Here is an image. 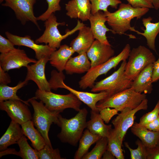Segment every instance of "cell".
<instances>
[{
	"mask_svg": "<svg viewBox=\"0 0 159 159\" xmlns=\"http://www.w3.org/2000/svg\"><path fill=\"white\" fill-rule=\"evenodd\" d=\"M147 8H135L130 4L121 3L118 9L114 12L108 11L104 12L107 19V22L111 27V32L114 34H125L130 30L136 32V30L130 24L132 19H139L145 14L149 11Z\"/></svg>",
	"mask_w": 159,
	"mask_h": 159,
	"instance_id": "6da1fadb",
	"label": "cell"
},
{
	"mask_svg": "<svg viewBox=\"0 0 159 159\" xmlns=\"http://www.w3.org/2000/svg\"><path fill=\"white\" fill-rule=\"evenodd\" d=\"M88 113L87 109H80L73 117L69 119L63 117L59 115V126L61 128L57 137L62 142L76 146L81 137L84 130L86 127V119Z\"/></svg>",
	"mask_w": 159,
	"mask_h": 159,
	"instance_id": "7a4b0ae2",
	"label": "cell"
},
{
	"mask_svg": "<svg viewBox=\"0 0 159 159\" xmlns=\"http://www.w3.org/2000/svg\"><path fill=\"white\" fill-rule=\"evenodd\" d=\"M146 98V94L137 92L131 87L107 96L99 101L96 107L99 112L101 110L107 107L113 108L120 112L127 107L135 108Z\"/></svg>",
	"mask_w": 159,
	"mask_h": 159,
	"instance_id": "3957f363",
	"label": "cell"
},
{
	"mask_svg": "<svg viewBox=\"0 0 159 159\" xmlns=\"http://www.w3.org/2000/svg\"><path fill=\"white\" fill-rule=\"evenodd\" d=\"M34 97L28 100L32 106L34 112L32 118L34 126L45 139L46 144L52 148L49 137L50 126L54 123L58 126L59 113L48 109L41 101L38 102Z\"/></svg>",
	"mask_w": 159,
	"mask_h": 159,
	"instance_id": "277c9868",
	"label": "cell"
},
{
	"mask_svg": "<svg viewBox=\"0 0 159 159\" xmlns=\"http://www.w3.org/2000/svg\"><path fill=\"white\" fill-rule=\"evenodd\" d=\"M34 97L42 101L50 110L59 113L67 108L73 109L78 112L82 104V102L70 92L67 95H61L38 89Z\"/></svg>",
	"mask_w": 159,
	"mask_h": 159,
	"instance_id": "5b68a950",
	"label": "cell"
},
{
	"mask_svg": "<svg viewBox=\"0 0 159 159\" xmlns=\"http://www.w3.org/2000/svg\"><path fill=\"white\" fill-rule=\"evenodd\" d=\"M126 63V61H122L116 71L106 78L95 83L91 91L94 92L105 91L108 96L130 88L133 80L125 75Z\"/></svg>",
	"mask_w": 159,
	"mask_h": 159,
	"instance_id": "8992f818",
	"label": "cell"
},
{
	"mask_svg": "<svg viewBox=\"0 0 159 159\" xmlns=\"http://www.w3.org/2000/svg\"><path fill=\"white\" fill-rule=\"evenodd\" d=\"M130 51V45L127 44L117 55L112 57L101 64L91 67L79 81L80 88L83 90L88 87L92 88L98 77L103 74H106L112 68H115L121 62L126 61Z\"/></svg>",
	"mask_w": 159,
	"mask_h": 159,
	"instance_id": "52a82bcc",
	"label": "cell"
},
{
	"mask_svg": "<svg viewBox=\"0 0 159 159\" xmlns=\"http://www.w3.org/2000/svg\"><path fill=\"white\" fill-rule=\"evenodd\" d=\"M45 30L43 34L36 39L35 42L37 44L44 43L51 47L57 49L61 46L62 41L69 36L73 34L85 24L77 20L76 26L72 29L67 31L65 34L62 35L58 29L59 25H65V22H59L54 13L52 14L44 23Z\"/></svg>",
	"mask_w": 159,
	"mask_h": 159,
	"instance_id": "ba28073f",
	"label": "cell"
},
{
	"mask_svg": "<svg viewBox=\"0 0 159 159\" xmlns=\"http://www.w3.org/2000/svg\"><path fill=\"white\" fill-rule=\"evenodd\" d=\"M51 76L49 81L51 89L57 90L58 88H64L74 94L81 102L86 104L91 110L99 112L96 105L100 101L107 96L105 91L92 93L76 90L67 85L64 82L65 76L63 72L54 70L51 72Z\"/></svg>",
	"mask_w": 159,
	"mask_h": 159,
	"instance_id": "9c48e42d",
	"label": "cell"
},
{
	"mask_svg": "<svg viewBox=\"0 0 159 159\" xmlns=\"http://www.w3.org/2000/svg\"><path fill=\"white\" fill-rule=\"evenodd\" d=\"M155 61L154 55L145 46L140 45L134 48L130 51L125 65V75L133 80L144 68L148 65L153 64Z\"/></svg>",
	"mask_w": 159,
	"mask_h": 159,
	"instance_id": "30bf717a",
	"label": "cell"
},
{
	"mask_svg": "<svg viewBox=\"0 0 159 159\" xmlns=\"http://www.w3.org/2000/svg\"><path fill=\"white\" fill-rule=\"evenodd\" d=\"M148 99L146 98L135 109L125 108L112 121L114 129L122 143L127 130L134 123L135 114L140 110H146L148 107Z\"/></svg>",
	"mask_w": 159,
	"mask_h": 159,
	"instance_id": "8fae6325",
	"label": "cell"
},
{
	"mask_svg": "<svg viewBox=\"0 0 159 159\" xmlns=\"http://www.w3.org/2000/svg\"><path fill=\"white\" fill-rule=\"evenodd\" d=\"M36 0H4L5 2L1 5L9 7L13 10L16 18L22 25H25L27 21H31L40 30L37 17L33 11L34 6Z\"/></svg>",
	"mask_w": 159,
	"mask_h": 159,
	"instance_id": "7c38bea8",
	"label": "cell"
},
{
	"mask_svg": "<svg viewBox=\"0 0 159 159\" xmlns=\"http://www.w3.org/2000/svg\"><path fill=\"white\" fill-rule=\"evenodd\" d=\"M28 105L19 100H10L0 102V109L6 112L11 120L20 125L32 119Z\"/></svg>",
	"mask_w": 159,
	"mask_h": 159,
	"instance_id": "4fadbf2b",
	"label": "cell"
},
{
	"mask_svg": "<svg viewBox=\"0 0 159 159\" xmlns=\"http://www.w3.org/2000/svg\"><path fill=\"white\" fill-rule=\"evenodd\" d=\"M37 61L29 58L23 49L15 48L9 52L0 55V66L5 71L26 67L30 63Z\"/></svg>",
	"mask_w": 159,
	"mask_h": 159,
	"instance_id": "5bb4252c",
	"label": "cell"
},
{
	"mask_svg": "<svg viewBox=\"0 0 159 159\" xmlns=\"http://www.w3.org/2000/svg\"><path fill=\"white\" fill-rule=\"evenodd\" d=\"M48 61L49 58L45 57L26 67L27 71L25 80L33 81L41 91H49L52 90L45 74L46 65Z\"/></svg>",
	"mask_w": 159,
	"mask_h": 159,
	"instance_id": "9a60e30c",
	"label": "cell"
},
{
	"mask_svg": "<svg viewBox=\"0 0 159 159\" xmlns=\"http://www.w3.org/2000/svg\"><path fill=\"white\" fill-rule=\"evenodd\" d=\"M7 38L14 45L24 46L32 49L35 52V57L37 60L44 57L49 58L52 53L57 49L52 48L48 44H38L28 35L21 37L13 34L8 32H5Z\"/></svg>",
	"mask_w": 159,
	"mask_h": 159,
	"instance_id": "2e32d148",
	"label": "cell"
},
{
	"mask_svg": "<svg viewBox=\"0 0 159 159\" xmlns=\"http://www.w3.org/2000/svg\"><path fill=\"white\" fill-rule=\"evenodd\" d=\"M86 54L92 67L105 63L113 57L115 51L111 45L103 44L96 39Z\"/></svg>",
	"mask_w": 159,
	"mask_h": 159,
	"instance_id": "e0dca14e",
	"label": "cell"
},
{
	"mask_svg": "<svg viewBox=\"0 0 159 159\" xmlns=\"http://www.w3.org/2000/svg\"><path fill=\"white\" fill-rule=\"evenodd\" d=\"M67 16L71 19L78 18L82 21L89 20L91 15L89 0H71L65 4Z\"/></svg>",
	"mask_w": 159,
	"mask_h": 159,
	"instance_id": "ac0fdd59",
	"label": "cell"
},
{
	"mask_svg": "<svg viewBox=\"0 0 159 159\" xmlns=\"http://www.w3.org/2000/svg\"><path fill=\"white\" fill-rule=\"evenodd\" d=\"M89 20L90 24V27L95 39L103 44L110 45L106 33L108 31H111V30L105 25L107 19L104 13L99 11L94 14H91Z\"/></svg>",
	"mask_w": 159,
	"mask_h": 159,
	"instance_id": "d6986e66",
	"label": "cell"
},
{
	"mask_svg": "<svg viewBox=\"0 0 159 159\" xmlns=\"http://www.w3.org/2000/svg\"><path fill=\"white\" fill-rule=\"evenodd\" d=\"M153 64L147 66L132 81L131 88L138 92L150 94L153 90Z\"/></svg>",
	"mask_w": 159,
	"mask_h": 159,
	"instance_id": "ffe728a7",
	"label": "cell"
},
{
	"mask_svg": "<svg viewBox=\"0 0 159 159\" xmlns=\"http://www.w3.org/2000/svg\"><path fill=\"white\" fill-rule=\"evenodd\" d=\"M79 30L77 36L71 42L69 46L79 54L86 53L95 39L90 27L85 25Z\"/></svg>",
	"mask_w": 159,
	"mask_h": 159,
	"instance_id": "44dd1931",
	"label": "cell"
},
{
	"mask_svg": "<svg viewBox=\"0 0 159 159\" xmlns=\"http://www.w3.org/2000/svg\"><path fill=\"white\" fill-rule=\"evenodd\" d=\"M131 130L147 148H152L159 142V131L149 130L136 122L131 127Z\"/></svg>",
	"mask_w": 159,
	"mask_h": 159,
	"instance_id": "7402d4cb",
	"label": "cell"
},
{
	"mask_svg": "<svg viewBox=\"0 0 159 159\" xmlns=\"http://www.w3.org/2000/svg\"><path fill=\"white\" fill-rule=\"evenodd\" d=\"M74 52L70 46L66 44L61 45L58 50L54 51L51 55L50 63L58 71L63 72L67 62Z\"/></svg>",
	"mask_w": 159,
	"mask_h": 159,
	"instance_id": "603a6c76",
	"label": "cell"
},
{
	"mask_svg": "<svg viewBox=\"0 0 159 159\" xmlns=\"http://www.w3.org/2000/svg\"><path fill=\"white\" fill-rule=\"evenodd\" d=\"M91 67V62L85 53L71 57L66 64L64 70L68 74H82L87 72Z\"/></svg>",
	"mask_w": 159,
	"mask_h": 159,
	"instance_id": "cb8c5ba5",
	"label": "cell"
},
{
	"mask_svg": "<svg viewBox=\"0 0 159 159\" xmlns=\"http://www.w3.org/2000/svg\"><path fill=\"white\" fill-rule=\"evenodd\" d=\"M20 124L11 120L6 131L0 139V150L7 148L9 146L17 144L18 141L24 135Z\"/></svg>",
	"mask_w": 159,
	"mask_h": 159,
	"instance_id": "d4e9b609",
	"label": "cell"
},
{
	"mask_svg": "<svg viewBox=\"0 0 159 159\" xmlns=\"http://www.w3.org/2000/svg\"><path fill=\"white\" fill-rule=\"evenodd\" d=\"M99 112L91 110L90 119L87 122L86 128L93 133L107 138L112 129V125L104 123Z\"/></svg>",
	"mask_w": 159,
	"mask_h": 159,
	"instance_id": "484cf974",
	"label": "cell"
},
{
	"mask_svg": "<svg viewBox=\"0 0 159 159\" xmlns=\"http://www.w3.org/2000/svg\"><path fill=\"white\" fill-rule=\"evenodd\" d=\"M152 19L150 16L143 18L142 23L145 29L143 30V32L138 31L137 34L144 36L146 39L147 45L149 48L156 52L155 40L159 33V21L152 23L151 22Z\"/></svg>",
	"mask_w": 159,
	"mask_h": 159,
	"instance_id": "4316f807",
	"label": "cell"
},
{
	"mask_svg": "<svg viewBox=\"0 0 159 159\" xmlns=\"http://www.w3.org/2000/svg\"><path fill=\"white\" fill-rule=\"evenodd\" d=\"M24 135L32 143V145L38 151L42 149L46 144L45 140L40 133L34 127L32 120H29L21 125Z\"/></svg>",
	"mask_w": 159,
	"mask_h": 159,
	"instance_id": "83f0119b",
	"label": "cell"
},
{
	"mask_svg": "<svg viewBox=\"0 0 159 159\" xmlns=\"http://www.w3.org/2000/svg\"><path fill=\"white\" fill-rule=\"evenodd\" d=\"M100 136L91 132L87 129L84 132L79 140L78 149L74 155L75 159H82L88 152L90 147L101 138Z\"/></svg>",
	"mask_w": 159,
	"mask_h": 159,
	"instance_id": "f1b7e54d",
	"label": "cell"
},
{
	"mask_svg": "<svg viewBox=\"0 0 159 159\" xmlns=\"http://www.w3.org/2000/svg\"><path fill=\"white\" fill-rule=\"evenodd\" d=\"M28 81L24 80L19 82L16 86L10 87L0 85V102L10 100H19L29 106V102L21 99L16 94L18 90L26 85Z\"/></svg>",
	"mask_w": 159,
	"mask_h": 159,
	"instance_id": "f546056e",
	"label": "cell"
},
{
	"mask_svg": "<svg viewBox=\"0 0 159 159\" xmlns=\"http://www.w3.org/2000/svg\"><path fill=\"white\" fill-rule=\"evenodd\" d=\"M107 149L117 159H124L125 157L122 148V144L120 141L114 129L111 130L107 138Z\"/></svg>",
	"mask_w": 159,
	"mask_h": 159,
	"instance_id": "4dcf8cb0",
	"label": "cell"
},
{
	"mask_svg": "<svg viewBox=\"0 0 159 159\" xmlns=\"http://www.w3.org/2000/svg\"><path fill=\"white\" fill-rule=\"evenodd\" d=\"M92 149L88 152L82 158V159H102L103 154L107 149V138L102 137L96 142Z\"/></svg>",
	"mask_w": 159,
	"mask_h": 159,
	"instance_id": "1f68e13d",
	"label": "cell"
},
{
	"mask_svg": "<svg viewBox=\"0 0 159 159\" xmlns=\"http://www.w3.org/2000/svg\"><path fill=\"white\" fill-rule=\"evenodd\" d=\"M20 157L23 159H38V151L32 148L28 144L27 139L24 136L18 141Z\"/></svg>",
	"mask_w": 159,
	"mask_h": 159,
	"instance_id": "d6a6232c",
	"label": "cell"
},
{
	"mask_svg": "<svg viewBox=\"0 0 159 159\" xmlns=\"http://www.w3.org/2000/svg\"><path fill=\"white\" fill-rule=\"evenodd\" d=\"M91 4V13L93 14L102 10L104 12L108 11V7L110 6L116 9L119 4L122 3L120 0H89Z\"/></svg>",
	"mask_w": 159,
	"mask_h": 159,
	"instance_id": "836d02e7",
	"label": "cell"
},
{
	"mask_svg": "<svg viewBox=\"0 0 159 159\" xmlns=\"http://www.w3.org/2000/svg\"><path fill=\"white\" fill-rule=\"evenodd\" d=\"M135 143L138 146L136 149L130 148L128 143H124L125 146L129 150L131 159H147V148L140 140H137Z\"/></svg>",
	"mask_w": 159,
	"mask_h": 159,
	"instance_id": "e575fe53",
	"label": "cell"
},
{
	"mask_svg": "<svg viewBox=\"0 0 159 159\" xmlns=\"http://www.w3.org/2000/svg\"><path fill=\"white\" fill-rule=\"evenodd\" d=\"M39 159H61L60 151L58 148L53 149L46 144L44 147L38 151Z\"/></svg>",
	"mask_w": 159,
	"mask_h": 159,
	"instance_id": "d590c367",
	"label": "cell"
},
{
	"mask_svg": "<svg viewBox=\"0 0 159 159\" xmlns=\"http://www.w3.org/2000/svg\"><path fill=\"white\" fill-rule=\"evenodd\" d=\"M61 0H46L48 7L46 11L37 17V20L45 21L52 14L61 10L59 3Z\"/></svg>",
	"mask_w": 159,
	"mask_h": 159,
	"instance_id": "8d00e7d4",
	"label": "cell"
},
{
	"mask_svg": "<svg viewBox=\"0 0 159 159\" xmlns=\"http://www.w3.org/2000/svg\"><path fill=\"white\" fill-rule=\"evenodd\" d=\"M159 116V100L152 111L144 114L140 118L138 123L140 125L144 126L152 122Z\"/></svg>",
	"mask_w": 159,
	"mask_h": 159,
	"instance_id": "74e56055",
	"label": "cell"
},
{
	"mask_svg": "<svg viewBox=\"0 0 159 159\" xmlns=\"http://www.w3.org/2000/svg\"><path fill=\"white\" fill-rule=\"evenodd\" d=\"M14 45L9 39L0 35V52L1 54L7 53L15 48Z\"/></svg>",
	"mask_w": 159,
	"mask_h": 159,
	"instance_id": "f35d334b",
	"label": "cell"
},
{
	"mask_svg": "<svg viewBox=\"0 0 159 159\" xmlns=\"http://www.w3.org/2000/svg\"><path fill=\"white\" fill-rule=\"evenodd\" d=\"M128 3L135 8H147L153 9L154 6L151 0H126Z\"/></svg>",
	"mask_w": 159,
	"mask_h": 159,
	"instance_id": "ab89813d",
	"label": "cell"
},
{
	"mask_svg": "<svg viewBox=\"0 0 159 159\" xmlns=\"http://www.w3.org/2000/svg\"><path fill=\"white\" fill-rule=\"evenodd\" d=\"M118 111L115 109H111L107 107L101 110L100 114L102 118L106 123H108L112 117L114 115L117 114Z\"/></svg>",
	"mask_w": 159,
	"mask_h": 159,
	"instance_id": "60d3db41",
	"label": "cell"
},
{
	"mask_svg": "<svg viewBox=\"0 0 159 159\" xmlns=\"http://www.w3.org/2000/svg\"><path fill=\"white\" fill-rule=\"evenodd\" d=\"M147 148V159H159V142L154 147Z\"/></svg>",
	"mask_w": 159,
	"mask_h": 159,
	"instance_id": "b9f144b4",
	"label": "cell"
},
{
	"mask_svg": "<svg viewBox=\"0 0 159 159\" xmlns=\"http://www.w3.org/2000/svg\"><path fill=\"white\" fill-rule=\"evenodd\" d=\"M0 66V85H7L11 82V78Z\"/></svg>",
	"mask_w": 159,
	"mask_h": 159,
	"instance_id": "7bdbcfd3",
	"label": "cell"
},
{
	"mask_svg": "<svg viewBox=\"0 0 159 159\" xmlns=\"http://www.w3.org/2000/svg\"><path fill=\"white\" fill-rule=\"evenodd\" d=\"M159 80V57L158 59L153 64L152 81L155 82Z\"/></svg>",
	"mask_w": 159,
	"mask_h": 159,
	"instance_id": "ee69618b",
	"label": "cell"
},
{
	"mask_svg": "<svg viewBox=\"0 0 159 159\" xmlns=\"http://www.w3.org/2000/svg\"><path fill=\"white\" fill-rule=\"evenodd\" d=\"M144 126L151 130L159 131V116L155 120Z\"/></svg>",
	"mask_w": 159,
	"mask_h": 159,
	"instance_id": "f6af8a7d",
	"label": "cell"
},
{
	"mask_svg": "<svg viewBox=\"0 0 159 159\" xmlns=\"http://www.w3.org/2000/svg\"><path fill=\"white\" fill-rule=\"evenodd\" d=\"M9 154H13L20 156V154L19 151L17 152L15 149L13 148H7L4 150L0 151V158L3 155Z\"/></svg>",
	"mask_w": 159,
	"mask_h": 159,
	"instance_id": "bcb514c9",
	"label": "cell"
},
{
	"mask_svg": "<svg viewBox=\"0 0 159 159\" xmlns=\"http://www.w3.org/2000/svg\"><path fill=\"white\" fill-rule=\"evenodd\" d=\"M115 158L113 154L110 151L107 149L103 154L102 159H115Z\"/></svg>",
	"mask_w": 159,
	"mask_h": 159,
	"instance_id": "7dc6e473",
	"label": "cell"
},
{
	"mask_svg": "<svg viewBox=\"0 0 159 159\" xmlns=\"http://www.w3.org/2000/svg\"><path fill=\"white\" fill-rule=\"evenodd\" d=\"M154 8L156 10L159 9V0H151Z\"/></svg>",
	"mask_w": 159,
	"mask_h": 159,
	"instance_id": "c3c4849f",
	"label": "cell"
},
{
	"mask_svg": "<svg viewBox=\"0 0 159 159\" xmlns=\"http://www.w3.org/2000/svg\"><path fill=\"white\" fill-rule=\"evenodd\" d=\"M4 1V0H0V3H1L2 2Z\"/></svg>",
	"mask_w": 159,
	"mask_h": 159,
	"instance_id": "681fc988",
	"label": "cell"
}]
</instances>
